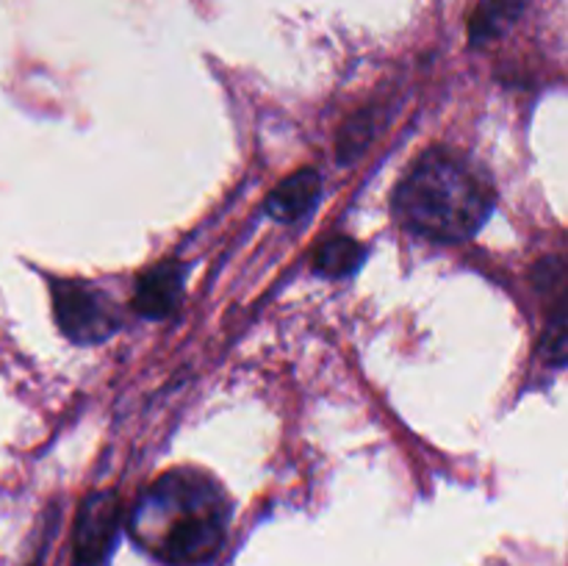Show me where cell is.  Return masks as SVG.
Wrapping results in <instances>:
<instances>
[{"mask_svg":"<svg viewBox=\"0 0 568 566\" xmlns=\"http://www.w3.org/2000/svg\"><path fill=\"white\" fill-rule=\"evenodd\" d=\"M231 503L220 483L197 469L161 475L131 516V533L144 553L166 566H205L225 544Z\"/></svg>","mask_w":568,"mask_h":566,"instance_id":"cell-1","label":"cell"},{"mask_svg":"<svg viewBox=\"0 0 568 566\" xmlns=\"http://www.w3.org/2000/svg\"><path fill=\"white\" fill-rule=\"evenodd\" d=\"M530 0H480L469 20V42L488 44L503 37L525 14Z\"/></svg>","mask_w":568,"mask_h":566,"instance_id":"cell-7","label":"cell"},{"mask_svg":"<svg viewBox=\"0 0 568 566\" xmlns=\"http://www.w3.org/2000/svg\"><path fill=\"white\" fill-rule=\"evenodd\" d=\"M322 192V181L316 175V170H300L292 178L281 183L275 192L266 198V211L270 216H275L277 222H294L300 216L308 214L316 205Z\"/></svg>","mask_w":568,"mask_h":566,"instance_id":"cell-6","label":"cell"},{"mask_svg":"<svg viewBox=\"0 0 568 566\" xmlns=\"http://www.w3.org/2000/svg\"><path fill=\"white\" fill-rule=\"evenodd\" d=\"M364 255H366L364 244L355 242V239L349 236L325 239V242L314 250V270L325 277H347L358 270Z\"/></svg>","mask_w":568,"mask_h":566,"instance_id":"cell-8","label":"cell"},{"mask_svg":"<svg viewBox=\"0 0 568 566\" xmlns=\"http://www.w3.org/2000/svg\"><path fill=\"white\" fill-rule=\"evenodd\" d=\"M394 214L427 239L464 242L475 236L494 209L488 178L453 150H427L394 192Z\"/></svg>","mask_w":568,"mask_h":566,"instance_id":"cell-2","label":"cell"},{"mask_svg":"<svg viewBox=\"0 0 568 566\" xmlns=\"http://www.w3.org/2000/svg\"><path fill=\"white\" fill-rule=\"evenodd\" d=\"M53 314L61 333L75 344L105 342L120 325L114 305L94 286L81 281H53Z\"/></svg>","mask_w":568,"mask_h":566,"instance_id":"cell-3","label":"cell"},{"mask_svg":"<svg viewBox=\"0 0 568 566\" xmlns=\"http://www.w3.org/2000/svg\"><path fill=\"white\" fill-rule=\"evenodd\" d=\"M120 525V499L114 492H94L81 503L72 536V566H100Z\"/></svg>","mask_w":568,"mask_h":566,"instance_id":"cell-4","label":"cell"},{"mask_svg":"<svg viewBox=\"0 0 568 566\" xmlns=\"http://www.w3.org/2000/svg\"><path fill=\"white\" fill-rule=\"evenodd\" d=\"M538 350H541V358L547 364L568 366V286L560 292L558 303H555Z\"/></svg>","mask_w":568,"mask_h":566,"instance_id":"cell-9","label":"cell"},{"mask_svg":"<svg viewBox=\"0 0 568 566\" xmlns=\"http://www.w3.org/2000/svg\"><path fill=\"white\" fill-rule=\"evenodd\" d=\"M183 270L178 261H161L139 275L133 289V309L150 320H164L178 309L183 297Z\"/></svg>","mask_w":568,"mask_h":566,"instance_id":"cell-5","label":"cell"},{"mask_svg":"<svg viewBox=\"0 0 568 566\" xmlns=\"http://www.w3.org/2000/svg\"><path fill=\"white\" fill-rule=\"evenodd\" d=\"M369 139H372V122L366 120V117L353 120L347 128H344L342 139H338V159L347 161V159H355L358 153H364Z\"/></svg>","mask_w":568,"mask_h":566,"instance_id":"cell-10","label":"cell"}]
</instances>
